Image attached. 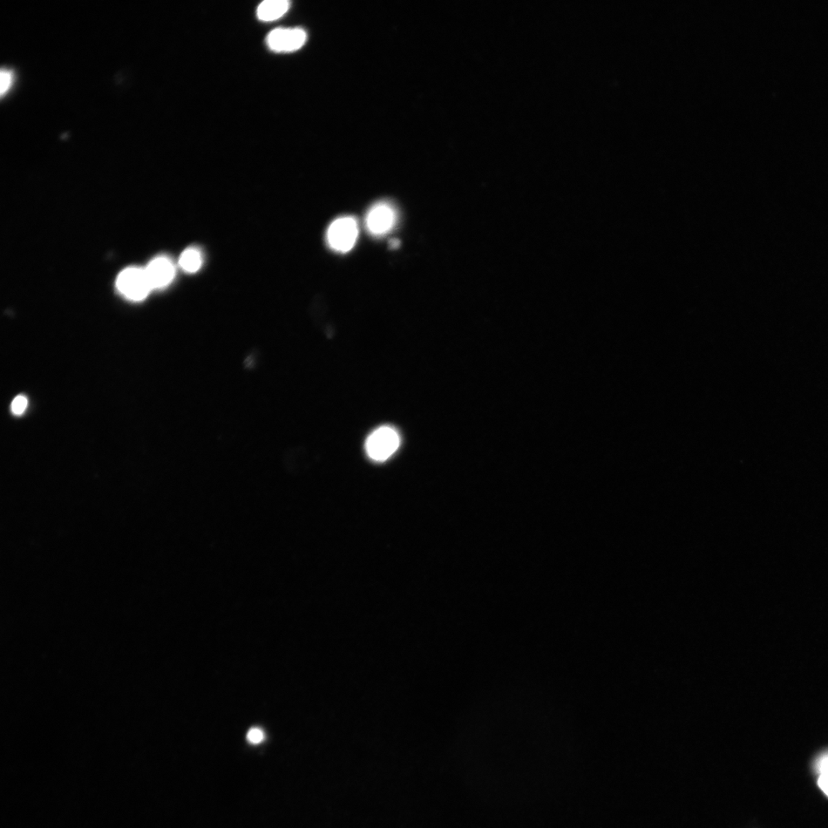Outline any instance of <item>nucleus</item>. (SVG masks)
Instances as JSON below:
<instances>
[{
	"label": "nucleus",
	"mask_w": 828,
	"mask_h": 828,
	"mask_svg": "<svg viewBox=\"0 0 828 828\" xmlns=\"http://www.w3.org/2000/svg\"><path fill=\"white\" fill-rule=\"evenodd\" d=\"M402 443L399 432L391 426H382L369 434L365 441L366 455L372 460L384 462L395 454Z\"/></svg>",
	"instance_id": "1"
},
{
	"label": "nucleus",
	"mask_w": 828,
	"mask_h": 828,
	"mask_svg": "<svg viewBox=\"0 0 828 828\" xmlns=\"http://www.w3.org/2000/svg\"><path fill=\"white\" fill-rule=\"evenodd\" d=\"M358 236V226L354 217H339L332 222L327 231V242L338 253L349 252L355 247Z\"/></svg>",
	"instance_id": "2"
},
{
	"label": "nucleus",
	"mask_w": 828,
	"mask_h": 828,
	"mask_svg": "<svg viewBox=\"0 0 828 828\" xmlns=\"http://www.w3.org/2000/svg\"><path fill=\"white\" fill-rule=\"evenodd\" d=\"M120 293L128 300L141 301L152 290L145 269L132 267L121 271L117 280Z\"/></svg>",
	"instance_id": "3"
},
{
	"label": "nucleus",
	"mask_w": 828,
	"mask_h": 828,
	"mask_svg": "<svg viewBox=\"0 0 828 828\" xmlns=\"http://www.w3.org/2000/svg\"><path fill=\"white\" fill-rule=\"evenodd\" d=\"M397 222V213L395 207L386 201L373 205L366 216L365 226L370 234L384 236L395 228Z\"/></svg>",
	"instance_id": "4"
},
{
	"label": "nucleus",
	"mask_w": 828,
	"mask_h": 828,
	"mask_svg": "<svg viewBox=\"0 0 828 828\" xmlns=\"http://www.w3.org/2000/svg\"><path fill=\"white\" fill-rule=\"evenodd\" d=\"M307 34L300 28H279L271 31L267 43L271 51L291 52L302 48L307 42Z\"/></svg>",
	"instance_id": "5"
},
{
	"label": "nucleus",
	"mask_w": 828,
	"mask_h": 828,
	"mask_svg": "<svg viewBox=\"0 0 828 828\" xmlns=\"http://www.w3.org/2000/svg\"><path fill=\"white\" fill-rule=\"evenodd\" d=\"M145 271L152 289L167 287L175 276L174 265L166 257L156 258L149 263Z\"/></svg>",
	"instance_id": "6"
},
{
	"label": "nucleus",
	"mask_w": 828,
	"mask_h": 828,
	"mask_svg": "<svg viewBox=\"0 0 828 828\" xmlns=\"http://www.w3.org/2000/svg\"><path fill=\"white\" fill-rule=\"evenodd\" d=\"M289 8L287 0H267L258 6L257 17L264 22L274 21L286 14Z\"/></svg>",
	"instance_id": "7"
},
{
	"label": "nucleus",
	"mask_w": 828,
	"mask_h": 828,
	"mask_svg": "<svg viewBox=\"0 0 828 828\" xmlns=\"http://www.w3.org/2000/svg\"><path fill=\"white\" fill-rule=\"evenodd\" d=\"M179 263L180 267L187 273H196L202 266V255L198 249L189 248L182 253Z\"/></svg>",
	"instance_id": "8"
},
{
	"label": "nucleus",
	"mask_w": 828,
	"mask_h": 828,
	"mask_svg": "<svg viewBox=\"0 0 828 828\" xmlns=\"http://www.w3.org/2000/svg\"><path fill=\"white\" fill-rule=\"evenodd\" d=\"M0 79H1V83H0L1 90H0V92H1V96H3L9 91L12 85L13 73L10 70L3 68L1 74H0Z\"/></svg>",
	"instance_id": "9"
},
{
	"label": "nucleus",
	"mask_w": 828,
	"mask_h": 828,
	"mask_svg": "<svg viewBox=\"0 0 828 828\" xmlns=\"http://www.w3.org/2000/svg\"><path fill=\"white\" fill-rule=\"evenodd\" d=\"M28 405V400L24 396H18L13 400L11 406L12 411L15 415H21Z\"/></svg>",
	"instance_id": "10"
},
{
	"label": "nucleus",
	"mask_w": 828,
	"mask_h": 828,
	"mask_svg": "<svg viewBox=\"0 0 828 828\" xmlns=\"http://www.w3.org/2000/svg\"><path fill=\"white\" fill-rule=\"evenodd\" d=\"M263 732L257 728L250 729L247 733V739L250 743L259 744L264 741Z\"/></svg>",
	"instance_id": "11"
},
{
	"label": "nucleus",
	"mask_w": 828,
	"mask_h": 828,
	"mask_svg": "<svg viewBox=\"0 0 828 828\" xmlns=\"http://www.w3.org/2000/svg\"><path fill=\"white\" fill-rule=\"evenodd\" d=\"M816 771L819 774L828 772V751L821 754L816 763Z\"/></svg>",
	"instance_id": "12"
},
{
	"label": "nucleus",
	"mask_w": 828,
	"mask_h": 828,
	"mask_svg": "<svg viewBox=\"0 0 828 828\" xmlns=\"http://www.w3.org/2000/svg\"><path fill=\"white\" fill-rule=\"evenodd\" d=\"M818 785L821 791L828 797V772L820 774Z\"/></svg>",
	"instance_id": "13"
},
{
	"label": "nucleus",
	"mask_w": 828,
	"mask_h": 828,
	"mask_svg": "<svg viewBox=\"0 0 828 828\" xmlns=\"http://www.w3.org/2000/svg\"><path fill=\"white\" fill-rule=\"evenodd\" d=\"M399 245H400V242H399V241H398V240H392V241L391 242V243H390V246H391V248H393V249H395V248H396V247H398V246H399Z\"/></svg>",
	"instance_id": "14"
}]
</instances>
